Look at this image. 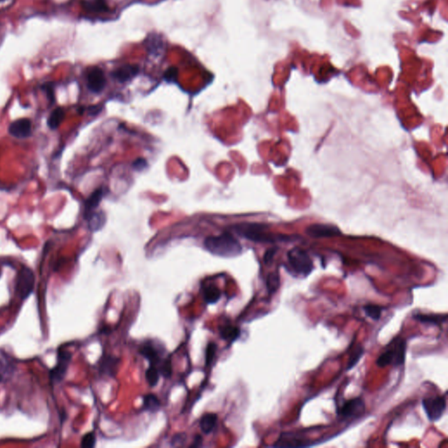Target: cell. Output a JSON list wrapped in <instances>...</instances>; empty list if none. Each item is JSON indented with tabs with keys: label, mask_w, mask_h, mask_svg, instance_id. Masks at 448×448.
<instances>
[{
	"label": "cell",
	"mask_w": 448,
	"mask_h": 448,
	"mask_svg": "<svg viewBox=\"0 0 448 448\" xmlns=\"http://www.w3.org/2000/svg\"><path fill=\"white\" fill-rule=\"evenodd\" d=\"M204 246L211 254L222 257L233 258L241 254L242 245L232 234L225 233L219 236H209L204 241Z\"/></svg>",
	"instance_id": "obj_1"
},
{
	"label": "cell",
	"mask_w": 448,
	"mask_h": 448,
	"mask_svg": "<svg viewBox=\"0 0 448 448\" xmlns=\"http://www.w3.org/2000/svg\"><path fill=\"white\" fill-rule=\"evenodd\" d=\"M230 229L236 234H238L240 236H242L252 242H276L277 241L287 238L285 236H276L268 233L266 232V226L263 224L243 222V223L236 224Z\"/></svg>",
	"instance_id": "obj_2"
},
{
	"label": "cell",
	"mask_w": 448,
	"mask_h": 448,
	"mask_svg": "<svg viewBox=\"0 0 448 448\" xmlns=\"http://www.w3.org/2000/svg\"><path fill=\"white\" fill-rule=\"evenodd\" d=\"M406 341L400 337H397L390 342L385 352L377 358L376 365L379 367L402 365L406 361Z\"/></svg>",
	"instance_id": "obj_3"
},
{
	"label": "cell",
	"mask_w": 448,
	"mask_h": 448,
	"mask_svg": "<svg viewBox=\"0 0 448 448\" xmlns=\"http://www.w3.org/2000/svg\"><path fill=\"white\" fill-rule=\"evenodd\" d=\"M288 261L294 272L304 277L308 276L313 270V263L307 252L303 249L295 247L292 249L287 254Z\"/></svg>",
	"instance_id": "obj_4"
},
{
	"label": "cell",
	"mask_w": 448,
	"mask_h": 448,
	"mask_svg": "<svg viewBox=\"0 0 448 448\" xmlns=\"http://www.w3.org/2000/svg\"><path fill=\"white\" fill-rule=\"evenodd\" d=\"M34 286V273L28 267H22L16 280V294L21 300H26L32 294Z\"/></svg>",
	"instance_id": "obj_5"
},
{
	"label": "cell",
	"mask_w": 448,
	"mask_h": 448,
	"mask_svg": "<svg viewBox=\"0 0 448 448\" xmlns=\"http://www.w3.org/2000/svg\"><path fill=\"white\" fill-rule=\"evenodd\" d=\"M427 418L431 421L439 420L446 409V401L443 396L424 398L422 402Z\"/></svg>",
	"instance_id": "obj_6"
},
{
	"label": "cell",
	"mask_w": 448,
	"mask_h": 448,
	"mask_svg": "<svg viewBox=\"0 0 448 448\" xmlns=\"http://www.w3.org/2000/svg\"><path fill=\"white\" fill-rule=\"evenodd\" d=\"M72 354L66 350L58 352L57 362L49 373V377L53 383H60L63 380L70 367Z\"/></svg>",
	"instance_id": "obj_7"
},
{
	"label": "cell",
	"mask_w": 448,
	"mask_h": 448,
	"mask_svg": "<svg viewBox=\"0 0 448 448\" xmlns=\"http://www.w3.org/2000/svg\"><path fill=\"white\" fill-rule=\"evenodd\" d=\"M364 410L365 406H364V400L360 397H355L343 403V405L337 410V413L342 418L348 419V418H356L364 414Z\"/></svg>",
	"instance_id": "obj_8"
},
{
	"label": "cell",
	"mask_w": 448,
	"mask_h": 448,
	"mask_svg": "<svg viewBox=\"0 0 448 448\" xmlns=\"http://www.w3.org/2000/svg\"><path fill=\"white\" fill-rule=\"evenodd\" d=\"M87 87L89 91L95 94H99L106 86V77L100 68L93 67L89 69L86 76Z\"/></svg>",
	"instance_id": "obj_9"
},
{
	"label": "cell",
	"mask_w": 448,
	"mask_h": 448,
	"mask_svg": "<svg viewBox=\"0 0 448 448\" xmlns=\"http://www.w3.org/2000/svg\"><path fill=\"white\" fill-rule=\"evenodd\" d=\"M8 132L16 139L29 138L33 132L32 121L29 118H19L10 124Z\"/></svg>",
	"instance_id": "obj_10"
},
{
	"label": "cell",
	"mask_w": 448,
	"mask_h": 448,
	"mask_svg": "<svg viewBox=\"0 0 448 448\" xmlns=\"http://www.w3.org/2000/svg\"><path fill=\"white\" fill-rule=\"evenodd\" d=\"M308 236L321 238V237H333L341 235L339 229L331 224L315 223L310 225L306 229Z\"/></svg>",
	"instance_id": "obj_11"
},
{
	"label": "cell",
	"mask_w": 448,
	"mask_h": 448,
	"mask_svg": "<svg viewBox=\"0 0 448 448\" xmlns=\"http://www.w3.org/2000/svg\"><path fill=\"white\" fill-rule=\"evenodd\" d=\"M139 72H140L139 66H137L135 64H124L113 70L111 76L112 78L115 79L118 82L124 83L133 79Z\"/></svg>",
	"instance_id": "obj_12"
},
{
	"label": "cell",
	"mask_w": 448,
	"mask_h": 448,
	"mask_svg": "<svg viewBox=\"0 0 448 448\" xmlns=\"http://www.w3.org/2000/svg\"><path fill=\"white\" fill-rule=\"evenodd\" d=\"M106 188H97V190H95L92 194L89 195L88 199L86 200L84 204V217L87 218L88 215L94 212L95 209H97L98 205L100 204L101 200L103 199V197L106 194Z\"/></svg>",
	"instance_id": "obj_13"
},
{
	"label": "cell",
	"mask_w": 448,
	"mask_h": 448,
	"mask_svg": "<svg viewBox=\"0 0 448 448\" xmlns=\"http://www.w3.org/2000/svg\"><path fill=\"white\" fill-rule=\"evenodd\" d=\"M14 372V363L5 352L0 350V382H5Z\"/></svg>",
	"instance_id": "obj_14"
},
{
	"label": "cell",
	"mask_w": 448,
	"mask_h": 448,
	"mask_svg": "<svg viewBox=\"0 0 448 448\" xmlns=\"http://www.w3.org/2000/svg\"><path fill=\"white\" fill-rule=\"evenodd\" d=\"M146 49L149 54L154 56L161 55L164 52V41L158 34H151L146 40Z\"/></svg>",
	"instance_id": "obj_15"
},
{
	"label": "cell",
	"mask_w": 448,
	"mask_h": 448,
	"mask_svg": "<svg viewBox=\"0 0 448 448\" xmlns=\"http://www.w3.org/2000/svg\"><path fill=\"white\" fill-rule=\"evenodd\" d=\"M82 8L91 13H102L109 11V6L105 0H83Z\"/></svg>",
	"instance_id": "obj_16"
},
{
	"label": "cell",
	"mask_w": 448,
	"mask_h": 448,
	"mask_svg": "<svg viewBox=\"0 0 448 448\" xmlns=\"http://www.w3.org/2000/svg\"><path fill=\"white\" fill-rule=\"evenodd\" d=\"M413 319L424 324L435 325L441 326L445 323L447 319L446 315H424V313H416L413 315Z\"/></svg>",
	"instance_id": "obj_17"
},
{
	"label": "cell",
	"mask_w": 448,
	"mask_h": 448,
	"mask_svg": "<svg viewBox=\"0 0 448 448\" xmlns=\"http://www.w3.org/2000/svg\"><path fill=\"white\" fill-rule=\"evenodd\" d=\"M140 354L146 358V360L150 362V364L152 365L160 364L161 359H160V354L157 349L151 345V344H143L140 348Z\"/></svg>",
	"instance_id": "obj_18"
},
{
	"label": "cell",
	"mask_w": 448,
	"mask_h": 448,
	"mask_svg": "<svg viewBox=\"0 0 448 448\" xmlns=\"http://www.w3.org/2000/svg\"><path fill=\"white\" fill-rule=\"evenodd\" d=\"M216 423H217V415L215 413H207L200 418V429L203 431V433L209 434L214 430Z\"/></svg>",
	"instance_id": "obj_19"
},
{
	"label": "cell",
	"mask_w": 448,
	"mask_h": 448,
	"mask_svg": "<svg viewBox=\"0 0 448 448\" xmlns=\"http://www.w3.org/2000/svg\"><path fill=\"white\" fill-rule=\"evenodd\" d=\"M86 219L88 221V228L92 231H97L101 229L106 221L105 215L103 212H93Z\"/></svg>",
	"instance_id": "obj_20"
},
{
	"label": "cell",
	"mask_w": 448,
	"mask_h": 448,
	"mask_svg": "<svg viewBox=\"0 0 448 448\" xmlns=\"http://www.w3.org/2000/svg\"><path fill=\"white\" fill-rule=\"evenodd\" d=\"M118 361L119 360H118L117 358L111 357V356L103 358L100 364L101 372L109 375H114L117 366H118Z\"/></svg>",
	"instance_id": "obj_21"
},
{
	"label": "cell",
	"mask_w": 448,
	"mask_h": 448,
	"mask_svg": "<svg viewBox=\"0 0 448 448\" xmlns=\"http://www.w3.org/2000/svg\"><path fill=\"white\" fill-rule=\"evenodd\" d=\"M144 409L148 412H155L161 408V401L153 394L146 395L143 398Z\"/></svg>",
	"instance_id": "obj_22"
},
{
	"label": "cell",
	"mask_w": 448,
	"mask_h": 448,
	"mask_svg": "<svg viewBox=\"0 0 448 448\" xmlns=\"http://www.w3.org/2000/svg\"><path fill=\"white\" fill-rule=\"evenodd\" d=\"M64 115H65V113L61 108H57L55 110H53L49 116V119H48V125L50 127V129L52 130L57 129L63 120Z\"/></svg>",
	"instance_id": "obj_23"
},
{
	"label": "cell",
	"mask_w": 448,
	"mask_h": 448,
	"mask_svg": "<svg viewBox=\"0 0 448 448\" xmlns=\"http://www.w3.org/2000/svg\"><path fill=\"white\" fill-rule=\"evenodd\" d=\"M240 333H241V331H240L239 328L234 327V326H226L221 330V338L230 342V343L238 339Z\"/></svg>",
	"instance_id": "obj_24"
},
{
	"label": "cell",
	"mask_w": 448,
	"mask_h": 448,
	"mask_svg": "<svg viewBox=\"0 0 448 448\" xmlns=\"http://www.w3.org/2000/svg\"><path fill=\"white\" fill-rule=\"evenodd\" d=\"M221 292L215 286H209L204 290V300L208 304H214L220 300Z\"/></svg>",
	"instance_id": "obj_25"
},
{
	"label": "cell",
	"mask_w": 448,
	"mask_h": 448,
	"mask_svg": "<svg viewBox=\"0 0 448 448\" xmlns=\"http://www.w3.org/2000/svg\"><path fill=\"white\" fill-rule=\"evenodd\" d=\"M146 381L151 387H155L160 381V371L155 365L151 364L146 371Z\"/></svg>",
	"instance_id": "obj_26"
},
{
	"label": "cell",
	"mask_w": 448,
	"mask_h": 448,
	"mask_svg": "<svg viewBox=\"0 0 448 448\" xmlns=\"http://www.w3.org/2000/svg\"><path fill=\"white\" fill-rule=\"evenodd\" d=\"M383 310H384V307L377 306V305H374V304H369V305L364 306V311L366 313L367 316L372 319L374 321H378L379 319L381 318Z\"/></svg>",
	"instance_id": "obj_27"
},
{
	"label": "cell",
	"mask_w": 448,
	"mask_h": 448,
	"mask_svg": "<svg viewBox=\"0 0 448 448\" xmlns=\"http://www.w3.org/2000/svg\"><path fill=\"white\" fill-rule=\"evenodd\" d=\"M280 285V279L278 273H271L267 277L266 285L270 294H274Z\"/></svg>",
	"instance_id": "obj_28"
},
{
	"label": "cell",
	"mask_w": 448,
	"mask_h": 448,
	"mask_svg": "<svg viewBox=\"0 0 448 448\" xmlns=\"http://www.w3.org/2000/svg\"><path fill=\"white\" fill-rule=\"evenodd\" d=\"M364 354V348L362 346H358L357 348H355L354 351L352 352V354H350V358H349V361H348V369L347 370L353 369L359 363V361L361 360V358H362Z\"/></svg>",
	"instance_id": "obj_29"
},
{
	"label": "cell",
	"mask_w": 448,
	"mask_h": 448,
	"mask_svg": "<svg viewBox=\"0 0 448 448\" xmlns=\"http://www.w3.org/2000/svg\"><path fill=\"white\" fill-rule=\"evenodd\" d=\"M95 445H96V435L94 433H88L82 437V447H94Z\"/></svg>",
	"instance_id": "obj_30"
},
{
	"label": "cell",
	"mask_w": 448,
	"mask_h": 448,
	"mask_svg": "<svg viewBox=\"0 0 448 448\" xmlns=\"http://www.w3.org/2000/svg\"><path fill=\"white\" fill-rule=\"evenodd\" d=\"M215 352H216V345L215 343H209L206 349V366H209V364L212 363L213 359L215 357Z\"/></svg>",
	"instance_id": "obj_31"
},
{
	"label": "cell",
	"mask_w": 448,
	"mask_h": 448,
	"mask_svg": "<svg viewBox=\"0 0 448 448\" xmlns=\"http://www.w3.org/2000/svg\"><path fill=\"white\" fill-rule=\"evenodd\" d=\"M158 370L165 377H170L171 374H172V366H171L170 361H165L163 364H161L160 369H158Z\"/></svg>",
	"instance_id": "obj_32"
},
{
	"label": "cell",
	"mask_w": 448,
	"mask_h": 448,
	"mask_svg": "<svg viewBox=\"0 0 448 448\" xmlns=\"http://www.w3.org/2000/svg\"><path fill=\"white\" fill-rule=\"evenodd\" d=\"M178 76V70L174 67H171L167 69L166 73L164 75V78L167 80V82H174Z\"/></svg>",
	"instance_id": "obj_33"
},
{
	"label": "cell",
	"mask_w": 448,
	"mask_h": 448,
	"mask_svg": "<svg viewBox=\"0 0 448 448\" xmlns=\"http://www.w3.org/2000/svg\"><path fill=\"white\" fill-rule=\"evenodd\" d=\"M277 252H278V248H271L264 253L263 262H264L265 264H269V263H272V261H273V258H274V256H275Z\"/></svg>",
	"instance_id": "obj_34"
},
{
	"label": "cell",
	"mask_w": 448,
	"mask_h": 448,
	"mask_svg": "<svg viewBox=\"0 0 448 448\" xmlns=\"http://www.w3.org/2000/svg\"><path fill=\"white\" fill-rule=\"evenodd\" d=\"M147 165H148L147 161L145 159H137L136 161L132 163V167L136 170L141 171V170L145 169L147 167Z\"/></svg>",
	"instance_id": "obj_35"
},
{
	"label": "cell",
	"mask_w": 448,
	"mask_h": 448,
	"mask_svg": "<svg viewBox=\"0 0 448 448\" xmlns=\"http://www.w3.org/2000/svg\"><path fill=\"white\" fill-rule=\"evenodd\" d=\"M186 437L184 434H177L175 436L173 437V440H172V444L173 445H182L183 442H185Z\"/></svg>",
	"instance_id": "obj_36"
},
{
	"label": "cell",
	"mask_w": 448,
	"mask_h": 448,
	"mask_svg": "<svg viewBox=\"0 0 448 448\" xmlns=\"http://www.w3.org/2000/svg\"><path fill=\"white\" fill-rule=\"evenodd\" d=\"M203 444V438L200 435H197L194 438V443L190 445V447H199Z\"/></svg>",
	"instance_id": "obj_37"
},
{
	"label": "cell",
	"mask_w": 448,
	"mask_h": 448,
	"mask_svg": "<svg viewBox=\"0 0 448 448\" xmlns=\"http://www.w3.org/2000/svg\"><path fill=\"white\" fill-rule=\"evenodd\" d=\"M0 1H5V0H0Z\"/></svg>",
	"instance_id": "obj_38"
}]
</instances>
